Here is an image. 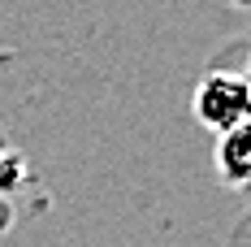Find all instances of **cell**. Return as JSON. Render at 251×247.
<instances>
[{
	"label": "cell",
	"instance_id": "obj_1",
	"mask_svg": "<svg viewBox=\"0 0 251 247\" xmlns=\"http://www.w3.org/2000/svg\"><path fill=\"white\" fill-rule=\"evenodd\" d=\"M195 117L212 135L251 122V78L234 70H212L195 82Z\"/></svg>",
	"mask_w": 251,
	"mask_h": 247
},
{
	"label": "cell",
	"instance_id": "obj_2",
	"mask_svg": "<svg viewBox=\"0 0 251 247\" xmlns=\"http://www.w3.org/2000/svg\"><path fill=\"white\" fill-rule=\"evenodd\" d=\"M212 161H217L221 182H229V187H251V122L217 135Z\"/></svg>",
	"mask_w": 251,
	"mask_h": 247
},
{
	"label": "cell",
	"instance_id": "obj_3",
	"mask_svg": "<svg viewBox=\"0 0 251 247\" xmlns=\"http://www.w3.org/2000/svg\"><path fill=\"white\" fill-rule=\"evenodd\" d=\"M247 78H251V70H247Z\"/></svg>",
	"mask_w": 251,
	"mask_h": 247
}]
</instances>
